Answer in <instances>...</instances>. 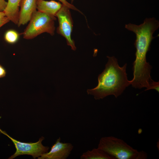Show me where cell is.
Wrapping results in <instances>:
<instances>
[{"label": "cell", "instance_id": "8992f818", "mask_svg": "<svg viewBox=\"0 0 159 159\" xmlns=\"http://www.w3.org/2000/svg\"><path fill=\"white\" fill-rule=\"evenodd\" d=\"M70 8L62 4V6L56 15L58 19L59 26L57 32L66 39L67 44L70 46L72 50L75 51L76 48L74 41L71 38L73 30V21Z\"/></svg>", "mask_w": 159, "mask_h": 159}, {"label": "cell", "instance_id": "4fadbf2b", "mask_svg": "<svg viewBox=\"0 0 159 159\" xmlns=\"http://www.w3.org/2000/svg\"><path fill=\"white\" fill-rule=\"evenodd\" d=\"M10 21L4 11H0V28Z\"/></svg>", "mask_w": 159, "mask_h": 159}, {"label": "cell", "instance_id": "ac0fdd59", "mask_svg": "<svg viewBox=\"0 0 159 159\" xmlns=\"http://www.w3.org/2000/svg\"><path fill=\"white\" fill-rule=\"evenodd\" d=\"M0 133H1V132H0Z\"/></svg>", "mask_w": 159, "mask_h": 159}, {"label": "cell", "instance_id": "3957f363", "mask_svg": "<svg viewBox=\"0 0 159 159\" xmlns=\"http://www.w3.org/2000/svg\"><path fill=\"white\" fill-rule=\"evenodd\" d=\"M97 148L115 159H145L147 158L145 152L138 151L122 140L114 136L102 137Z\"/></svg>", "mask_w": 159, "mask_h": 159}, {"label": "cell", "instance_id": "ba28073f", "mask_svg": "<svg viewBox=\"0 0 159 159\" xmlns=\"http://www.w3.org/2000/svg\"><path fill=\"white\" fill-rule=\"evenodd\" d=\"M37 0H21L20 6L19 20L17 24L18 27L26 24L30 21L36 11Z\"/></svg>", "mask_w": 159, "mask_h": 159}, {"label": "cell", "instance_id": "8fae6325", "mask_svg": "<svg viewBox=\"0 0 159 159\" xmlns=\"http://www.w3.org/2000/svg\"><path fill=\"white\" fill-rule=\"evenodd\" d=\"M81 159H115L102 150L94 148L83 153L80 157Z\"/></svg>", "mask_w": 159, "mask_h": 159}, {"label": "cell", "instance_id": "30bf717a", "mask_svg": "<svg viewBox=\"0 0 159 159\" xmlns=\"http://www.w3.org/2000/svg\"><path fill=\"white\" fill-rule=\"evenodd\" d=\"M7 4L3 11L6 16L16 25L18 22L19 6L21 0H7Z\"/></svg>", "mask_w": 159, "mask_h": 159}, {"label": "cell", "instance_id": "5b68a950", "mask_svg": "<svg viewBox=\"0 0 159 159\" xmlns=\"http://www.w3.org/2000/svg\"><path fill=\"white\" fill-rule=\"evenodd\" d=\"M0 132L9 138L14 143L16 151L9 159H13L17 156L27 155L32 156L34 159L41 156L43 154L47 152L49 148L44 146L42 143L44 138L41 137L39 140L35 143H24L17 140L8 135L4 131L0 128Z\"/></svg>", "mask_w": 159, "mask_h": 159}, {"label": "cell", "instance_id": "7a4b0ae2", "mask_svg": "<svg viewBox=\"0 0 159 159\" xmlns=\"http://www.w3.org/2000/svg\"><path fill=\"white\" fill-rule=\"evenodd\" d=\"M107 57L108 61L105 68L98 76L97 86L87 90V94L93 95L95 100L102 99L110 95L117 98L130 85L126 72L127 64L121 67L114 56Z\"/></svg>", "mask_w": 159, "mask_h": 159}, {"label": "cell", "instance_id": "5bb4252c", "mask_svg": "<svg viewBox=\"0 0 159 159\" xmlns=\"http://www.w3.org/2000/svg\"><path fill=\"white\" fill-rule=\"evenodd\" d=\"M63 4L69 7L70 9L77 11L83 14L82 12L76 8L74 6L68 2L66 0H58Z\"/></svg>", "mask_w": 159, "mask_h": 159}, {"label": "cell", "instance_id": "e0dca14e", "mask_svg": "<svg viewBox=\"0 0 159 159\" xmlns=\"http://www.w3.org/2000/svg\"><path fill=\"white\" fill-rule=\"evenodd\" d=\"M74 0H71V2L72 3L73 1Z\"/></svg>", "mask_w": 159, "mask_h": 159}, {"label": "cell", "instance_id": "277c9868", "mask_svg": "<svg viewBox=\"0 0 159 159\" xmlns=\"http://www.w3.org/2000/svg\"><path fill=\"white\" fill-rule=\"evenodd\" d=\"M56 20L55 16L36 10L22 33L24 38L33 39L45 32L53 35L55 30L54 21Z\"/></svg>", "mask_w": 159, "mask_h": 159}, {"label": "cell", "instance_id": "7c38bea8", "mask_svg": "<svg viewBox=\"0 0 159 159\" xmlns=\"http://www.w3.org/2000/svg\"><path fill=\"white\" fill-rule=\"evenodd\" d=\"M19 34L14 30H9L7 31L4 35L5 41L10 44H14L18 40Z\"/></svg>", "mask_w": 159, "mask_h": 159}, {"label": "cell", "instance_id": "6da1fadb", "mask_svg": "<svg viewBox=\"0 0 159 159\" xmlns=\"http://www.w3.org/2000/svg\"><path fill=\"white\" fill-rule=\"evenodd\" d=\"M159 27V22L154 17L146 18L139 25L129 23L126 24L125 28L134 32L136 36L134 43L136 48L135 59L133 63V78L130 81V85L135 88H146L145 90H156L158 82L154 81L150 76L152 66L147 62V53L150 48L153 36Z\"/></svg>", "mask_w": 159, "mask_h": 159}, {"label": "cell", "instance_id": "52a82bcc", "mask_svg": "<svg viewBox=\"0 0 159 159\" xmlns=\"http://www.w3.org/2000/svg\"><path fill=\"white\" fill-rule=\"evenodd\" d=\"M73 148L70 143L61 142L59 137L51 148L50 150L43 154L38 159H66L69 155Z\"/></svg>", "mask_w": 159, "mask_h": 159}, {"label": "cell", "instance_id": "9a60e30c", "mask_svg": "<svg viewBox=\"0 0 159 159\" xmlns=\"http://www.w3.org/2000/svg\"><path fill=\"white\" fill-rule=\"evenodd\" d=\"M7 4L5 0H0V11H3Z\"/></svg>", "mask_w": 159, "mask_h": 159}, {"label": "cell", "instance_id": "9c48e42d", "mask_svg": "<svg viewBox=\"0 0 159 159\" xmlns=\"http://www.w3.org/2000/svg\"><path fill=\"white\" fill-rule=\"evenodd\" d=\"M62 6V4L59 2L53 0H37L36 2V8L38 11L55 17Z\"/></svg>", "mask_w": 159, "mask_h": 159}, {"label": "cell", "instance_id": "2e32d148", "mask_svg": "<svg viewBox=\"0 0 159 159\" xmlns=\"http://www.w3.org/2000/svg\"><path fill=\"white\" fill-rule=\"evenodd\" d=\"M6 73V72L5 69L0 64V78L5 77Z\"/></svg>", "mask_w": 159, "mask_h": 159}]
</instances>
